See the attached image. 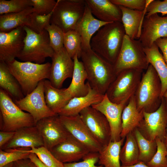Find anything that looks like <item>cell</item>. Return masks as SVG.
Returning a JSON list of instances; mask_svg holds the SVG:
<instances>
[{"label":"cell","instance_id":"40","mask_svg":"<svg viewBox=\"0 0 167 167\" xmlns=\"http://www.w3.org/2000/svg\"><path fill=\"white\" fill-rule=\"evenodd\" d=\"M28 152L36 154L47 167H63V163L58 161L50 151L44 146L31 148Z\"/></svg>","mask_w":167,"mask_h":167},{"label":"cell","instance_id":"48","mask_svg":"<svg viewBox=\"0 0 167 167\" xmlns=\"http://www.w3.org/2000/svg\"><path fill=\"white\" fill-rule=\"evenodd\" d=\"M29 158L34 162L38 167H47L39 159L36 154L30 153Z\"/></svg>","mask_w":167,"mask_h":167},{"label":"cell","instance_id":"32","mask_svg":"<svg viewBox=\"0 0 167 167\" xmlns=\"http://www.w3.org/2000/svg\"><path fill=\"white\" fill-rule=\"evenodd\" d=\"M126 137L125 144L120 150V159L121 166H126L134 165L139 161V151L133 131Z\"/></svg>","mask_w":167,"mask_h":167},{"label":"cell","instance_id":"29","mask_svg":"<svg viewBox=\"0 0 167 167\" xmlns=\"http://www.w3.org/2000/svg\"><path fill=\"white\" fill-rule=\"evenodd\" d=\"M125 138L118 141H110L99 152V164L104 167H121L120 153Z\"/></svg>","mask_w":167,"mask_h":167},{"label":"cell","instance_id":"17","mask_svg":"<svg viewBox=\"0 0 167 167\" xmlns=\"http://www.w3.org/2000/svg\"><path fill=\"white\" fill-rule=\"evenodd\" d=\"M52 62L49 80L52 85L61 88L65 80L72 78L74 69V62L64 47L55 52L51 58Z\"/></svg>","mask_w":167,"mask_h":167},{"label":"cell","instance_id":"13","mask_svg":"<svg viewBox=\"0 0 167 167\" xmlns=\"http://www.w3.org/2000/svg\"><path fill=\"white\" fill-rule=\"evenodd\" d=\"M35 126L42 138L44 147L50 151L55 146L65 140L70 134L58 114L40 120Z\"/></svg>","mask_w":167,"mask_h":167},{"label":"cell","instance_id":"1","mask_svg":"<svg viewBox=\"0 0 167 167\" xmlns=\"http://www.w3.org/2000/svg\"><path fill=\"white\" fill-rule=\"evenodd\" d=\"M125 32L122 23L110 22L101 28L93 36L92 49L113 65L121 49Z\"/></svg>","mask_w":167,"mask_h":167},{"label":"cell","instance_id":"52","mask_svg":"<svg viewBox=\"0 0 167 167\" xmlns=\"http://www.w3.org/2000/svg\"><path fill=\"white\" fill-rule=\"evenodd\" d=\"M163 97L167 99V90L164 94Z\"/></svg>","mask_w":167,"mask_h":167},{"label":"cell","instance_id":"22","mask_svg":"<svg viewBox=\"0 0 167 167\" xmlns=\"http://www.w3.org/2000/svg\"><path fill=\"white\" fill-rule=\"evenodd\" d=\"M109 23L101 21L95 18L86 4L84 15L75 29L80 36L82 49L91 48L90 42L94 34Z\"/></svg>","mask_w":167,"mask_h":167},{"label":"cell","instance_id":"21","mask_svg":"<svg viewBox=\"0 0 167 167\" xmlns=\"http://www.w3.org/2000/svg\"><path fill=\"white\" fill-rule=\"evenodd\" d=\"M152 1L146 0L145 7L143 11L134 10L119 6L122 12V23L126 34L131 39H137L139 37L147 8Z\"/></svg>","mask_w":167,"mask_h":167},{"label":"cell","instance_id":"53","mask_svg":"<svg viewBox=\"0 0 167 167\" xmlns=\"http://www.w3.org/2000/svg\"><path fill=\"white\" fill-rule=\"evenodd\" d=\"M165 145L167 149V142H165Z\"/></svg>","mask_w":167,"mask_h":167},{"label":"cell","instance_id":"42","mask_svg":"<svg viewBox=\"0 0 167 167\" xmlns=\"http://www.w3.org/2000/svg\"><path fill=\"white\" fill-rule=\"evenodd\" d=\"M34 12L41 15H47L52 12L57 4L54 0H31Z\"/></svg>","mask_w":167,"mask_h":167},{"label":"cell","instance_id":"27","mask_svg":"<svg viewBox=\"0 0 167 167\" xmlns=\"http://www.w3.org/2000/svg\"><path fill=\"white\" fill-rule=\"evenodd\" d=\"M43 84L46 105L54 113L58 114L71 100L66 93V88H57L46 79L43 80Z\"/></svg>","mask_w":167,"mask_h":167},{"label":"cell","instance_id":"16","mask_svg":"<svg viewBox=\"0 0 167 167\" xmlns=\"http://www.w3.org/2000/svg\"><path fill=\"white\" fill-rule=\"evenodd\" d=\"M26 33L24 26L7 32H0V61H12L22 50Z\"/></svg>","mask_w":167,"mask_h":167},{"label":"cell","instance_id":"2","mask_svg":"<svg viewBox=\"0 0 167 167\" xmlns=\"http://www.w3.org/2000/svg\"><path fill=\"white\" fill-rule=\"evenodd\" d=\"M86 72L90 87L105 95L116 77L113 65L91 48L82 49L80 58Z\"/></svg>","mask_w":167,"mask_h":167},{"label":"cell","instance_id":"33","mask_svg":"<svg viewBox=\"0 0 167 167\" xmlns=\"http://www.w3.org/2000/svg\"><path fill=\"white\" fill-rule=\"evenodd\" d=\"M133 131L139 149V161L146 164L151 160L156 151V140H150L146 139L137 128Z\"/></svg>","mask_w":167,"mask_h":167},{"label":"cell","instance_id":"25","mask_svg":"<svg viewBox=\"0 0 167 167\" xmlns=\"http://www.w3.org/2000/svg\"><path fill=\"white\" fill-rule=\"evenodd\" d=\"M79 59L77 55L73 58L74 66L72 79L69 86L66 88V94L70 99L85 96L89 91V84L88 82H85L87 74L82 62Z\"/></svg>","mask_w":167,"mask_h":167},{"label":"cell","instance_id":"49","mask_svg":"<svg viewBox=\"0 0 167 167\" xmlns=\"http://www.w3.org/2000/svg\"><path fill=\"white\" fill-rule=\"evenodd\" d=\"M121 167H150L148 166L146 163H145L142 161H139L136 164L133 165L131 166H122Z\"/></svg>","mask_w":167,"mask_h":167},{"label":"cell","instance_id":"38","mask_svg":"<svg viewBox=\"0 0 167 167\" xmlns=\"http://www.w3.org/2000/svg\"><path fill=\"white\" fill-rule=\"evenodd\" d=\"M53 11L47 15H41L33 12L29 16L27 27L34 32L41 33L49 24Z\"/></svg>","mask_w":167,"mask_h":167},{"label":"cell","instance_id":"35","mask_svg":"<svg viewBox=\"0 0 167 167\" xmlns=\"http://www.w3.org/2000/svg\"><path fill=\"white\" fill-rule=\"evenodd\" d=\"M0 149V167L19 160L29 158L30 153L28 151L31 148Z\"/></svg>","mask_w":167,"mask_h":167},{"label":"cell","instance_id":"46","mask_svg":"<svg viewBox=\"0 0 167 167\" xmlns=\"http://www.w3.org/2000/svg\"><path fill=\"white\" fill-rule=\"evenodd\" d=\"M15 132L0 131V149L13 137Z\"/></svg>","mask_w":167,"mask_h":167},{"label":"cell","instance_id":"10","mask_svg":"<svg viewBox=\"0 0 167 167\" xmlns=\"http://www.w3.org/2000/svg\"><path fill=\"white\" fill-rule=\"evenodd\" d=\"M167 127V107L164 97L159 108L151 113L143 112V117L138 129L147 139L158 138L165 142Z\"/></svg>","mask_w":167,"mask_h":167},{"label":"cell","instance_id":"14","mask_svg":"<svg viewBox=\"0 0 167 167\" xmlns=\"http://www.w3.org/2000/svg\"><path fill=\"white\" fill-rule=\"evenodd\" d=\"M59 116L69 133L86 146L90 152H99L101 151L103 146L92 135L79 114L71 116Z\"/></svg>","mask_w":167,"mask_h":167},{"label":"cell","instance_id":"11","mask_svg":"<svg viewBox=\"0 0 167 167\" xmlns=\"http://www.w3.org/2000/svg\"><path fill=\"white\" fill-rule=\"evenodd\" d=\"M43 80L40 82L32 92L24 97L19 100H14L15 103L19 108L27 112L32 116L35 125L38 121L44 118L57 115L54 113L46 105Z\"/></svg>","mask_w":167,"mask_h":167},{"label":"cell","instance_id":"3","mask_svg":"<svg viewBox=\"0 0 167 167\" xmlns=\"http://www.w3.org/2000/svg\"><path fill=\"white\" fill-rule=\"evenodd\" d=\"M161 84L153 66L149 64L142 78L135 94L138 109L151 113L159 107L162 98L161 96Z\"/></svg>","mask_w":167,"mask_h":167},{"label":"cell","instance_id":"31","mask_svg":"<svg viewBox=\"0 0 167 167\" xmlns=\"http://www.w3.org/2000/svg\"><path fill=\"white\" fill-rule=\"evenodd\" d=\"M33 12V7L30 6L19 12L1 15L0 32H7L20 27L27 26L29 16Z\"/></svg>","mask_w":167,"mask_h":167},{"label":"cell","instance_id":"43","mask_svg":"<svg viewBox=\"0 0 167 167\" xmlns=\"http://www.w3.org/2000/svg\"><path fill=\"white\" fill-rule=\"evenodd\" d=\"M160 13L163 16L167 15V0H153L148 6L145 16Z\"/></svg>","mask_w":167,"mask_h":167},{"label":"cell","instance_id":"28","mask_svg":"<svg viewBox=\"0 0 167 167\" xmlns=\"http://www.w3.org/2000/svg\"><path fill=\"white\" fill-rule=\"evenodd\" d=\"M143 49L149 64L153 66L160 79L161 96L162 98L167 90V65L155 43L149 48H143Z\"/></svg>","mask_w":167,"mask_h":167},{"label":"cell","instance_id":"9","mask_svg":"<svg viewBox=\"0 0 167 167\" xmlns=\"http://www.w3.org/2000/svg\"><path fill=\"white\" fill-rule=\"evenodd\" d=\"M86 4L84 0H58L50 23L58 26L64 33L75 30L84 15Z\"/></svg>","mask_w":167,"mask_h":167},{"label":"cell","instance_id":"23","mask_svg":"<svg viewBox=\"0 0 167 167\" xmlns=\"http://www.w3.org/2000/svg\"><path fill=\"white\" fill-rule=\"evenodd\" d=\"M92 14L97 19L106 22L122 23V12L118 6L110 0H86Z\"/></svg>","mask_w":167,"mask_h":167},{"label":"cell","instance_id":"18","mask_svg":"<svg viewBox=\"0 0 167 167\" xmlns=\"http://www.w3.org/2000/svg\"><path fill=\"white\" fill-rule=\"evenodd\" d=\"M167 38V16H161L156 13L145 16L139 40L143 48H149L156 40Z\"/></svg>","mask_w":167,"mask_h":167},{"label":"cell","instance_id":"39","mask_svg":"<svg viewBox=\"0 0 167 167\" xmlns=\"http://www.w3.org/2000/svg\"><path fill=\"white\" fill-rule=\"evenodd\" d=\"M155 140L156 151L151 160L146 164L150 167H167V149L165 143L157 138Z\"/></svg>","mask_w":167,"mask_h":167},{"label":"cell","instance_id":"41","mask_svg":"<svg viewBox=\"0 0 167 167\" xmlns=\"http://www.w3.org/2000/svg\"><path fill=\"white\" fill-rule=\"evenodd\" d=\"M83 161L63 164V167H103L95 165L98 162L99 152H90L82 159Z\"/></svg>","mask_w":167,"mask_h":167},{"label":"cell","instance_id":"45","mask_svg":"<svg viewBox=\"0 0 167 167\" xmlns=\"http://www.w3.org/2000/svg\"><path fill=\"white\" fill-rule=\"evenodd\" d=\"M155 43L161 50L163 58L167 65V38L158 39Z\"/></svg>","mask_w":167,"mask_h":167},{"label":"cell","instance_id":"4","mask_svg":"<svg viewBox=\"0 0 167 167\" xmlns=\"http://www.w3.org/2000/svg\"><path fill=\"white\" fill-rule=\"evenodd\" d=\"M11 73L17 80L24 96L31 93L41 81L48 79L51 63L39 64L15 59L6 63Z\"/></svg>","mask_w":167,"mask_h":167},{"label":"cell","instance_id":"19","mask_svg":"<svg viewBox=\"0 0 167 167\" xmlns=\"http://www.w3.org/2000/svg\"><path fill=\"white\" fill-rule=\"evenodd\" d=\"M50 151L58 161L63 164L77 161L90 152L86 146L70 134Z\"/></svg>","mask_w":167,"mask_h":167},{"label":"cell","instance_id":"8","mask_svg":"<svg viewBox=\"0 0 167 167\" xmlns=\"http://www.w3.org/2000/svg\"><path fill=\"white\" fill-rule=\"evenodd\" d=\"M143 71L127 69L118 74L105 94L112 102L120 104L128 102L135 95L141 81Z\"/></svg>","mask_w":167,"mask_h":167},{"label":"cell","instance_id":"7","mask_svg":"<svg viewBox=\"0 0 167 167\" xmlns=\"http://www.w3.org/2000/svg\"><path fill=\"white\" fill-rule=\"evenodd\" d=\"M149 65L140 41L139 40L132 39L125 34L121 49L113 65L116 76L121 72L127 69L146 70Z\"/></svg>","mask_w":167,"mask_h":167},{"label":"cell","instance_id":"12","mask_svg":"<svg viewBox=\"0 0 167 167\" xmlns=\"http://www.w3.org/2000/svg\"><path fill=\"white\" fill-rule=\"evenodd\" d=\"M79 114L95 139L103 147L107 145L110 141L111 131L105 116L92 106L84 109Z\"/></svg>","mask_w":167,"mask_h":167},{"label":"cell","instance_id":"20","mask_svg":"<svg viewBox=\"0 0 167 167\" xmlns=\"http://www.w3.org/2000/svg\"><path fill=\"white\" fill-rule=\"evenodd\" d=\"M44 146L42 138L36 126L25 127L15 132L12 138L2 148L4 150L19 148H31Z\"/></svg>","mask_w":167,"mask_h":167},{"label":"cell","instance_id":"36","mask_svg":"<svg viewBox=\"0 0 167 167\" xmlns=\"http://www.w3.org/2000/svg\"><path fill=\"white\" fill-rule=\"evenodd\" d=\"M45 29L49 34L50 45L54 51L57 52L63 49L64 32L62 30L53 24L48 25Z\"/></svg>","mask_w":167,"mask_h":167},{"label":"cell","instance_id":"15","mask_svg":"<svg viewBox=\"0 0 167 167\" xmlns=\"http://www.w3.org/2000/svg\"><path fill=\"white\" fill-rule=\"evenodd\" d=\"M128 102L120 104L114 103L105 94L101 102L91 106L102 113L106 118L110 127L111 141H118L121 139L122 115L123 110Z\"/></svg>","mask_w":167,"mask_h":167},{"label":"cell","instance_id":"44","mask_svg":"<svg viewBox=\"0 0 167 167\" xmlns=\"http://www.w3.org/2000/svg\"><path fill=\"white\" fill-rule=\"evenodd\" d=\"M110 1L117 5L139 11H143L146 3V0H110Z\"/></svg>","mask_w":167,"mask_h":167},{"label":"cell","instance_id":"50","mask_svg":"<svg viewBox=\"0 0 167 167\" xmlns=\"http://www.w3.org/2000/svg\"><path fill=\"white\" fill-rule=\"evenodd\" d=\"M14 162L6 164L2 167H13Z\"/></svg>","mask_w":167,"mask_h":167},{"label":"cell","instance_id":"34","mask_svg":"<svg viewBox=\"0 0 167 167\" xmlns=\"http://www.w3.org/2000/svg\"><path fill=\"white\" fill-rule=\"evenodd\" d=\"M64 46L67 53L72 59L77 55L80 58L82 50V42L80 36L75 30L69 31L64 33Z\"/></svg>","mask_w":167,"mask_h":167},{"label":"cell","instance_id":"24","mask_svg":"<svg viewBox=\"0 0 167 167\" xmlns=\"http://www.w3.org/2000/svg\"><path fill=\"white\" fill-rule=\"evenodd\" d=\"M105 95L92 88L89 85V91L86 95L71 99L58 115L71 116L79 114L84 109L101 102Z\"/></svg>","mask_w":167,"mask_h":167},{"label":"cell","instance_id":"51","mask_svg":"<svg viewBox=\"0 0 167 167\" xmlns=\"http://www.w3.org/2000/svg\"><path fill=\"white\" fill-rule=\"evenodd\" d=\"M165 98V102H166V106L167 107V99L165 98ZM166 142H167V128L166 129V135H165V143Z\"/></svg>","mask_w":167,"mask_h":167},{"label":"cell","instance_id":"47","mask_svg":"<svg viewBox=\"0 0 167 167\" xmlns=\"http://www.w3.org/2000/svg\"><path fill=\"white\" fill-rule=\"evenodd\" d=\"M13 167H38L29 158L18 160L14 162Z\"/></svg>","mask_w":167,"mask_h":167},{"label":"cell","instance_id":"30","mask_svg":"<svg viewBox=\"0 0 167 167\" xmlns=\"http://www.w3.org/2000/svg\"><path fill=\"white\" fill-rule=\"evenodd\" d=\"M0 87L14 100H19L25 96L20 85L10 72L6 63L2 61H0Z\"/></svg>","mask_w":167,"mask_h":167},{"label":"cell","instance_id":"26","mask_svg":"<svg viewBox=\"0 0 167 167\" xmlns=\"http://www.w3.org/2000/svg\"><path fill=\"white\" fill-rule=\"evenodd\" d=\"M143 117V112L138 109L134 95L129 99L122 113L121 138H125L129 133L137 128Z\"/></svg>","mask_w":167,"mask_h":167},{"label":"cell","instance_id":"37","mask_svg":"<svg viewBox=\"0 0 167 167\" xmlns=\"http://www.w3.org/2000/svg\"><path fill=\"white\" fill-rule=\"evenodd\" d=\"M30 6L31 0H0V14L19 12Z\"/></svg>","mask_w":167,"mask_h":167},{"label":"cell","instance_id":"6","mask_svg":"<svg viewBox=\"0 0 167 167\" xmlns=\"http://www.w3.org/2000/svg\"><path fill=\"white\" fill-rule=\"evenodd\" d=\"M1 131L15 132L22 128L35 126L32 116L19 108L10 96L0 89Z\"/></svg>","mask_w":167,"mask_h":167},{"label":"cell","instance_id":"5","mask_svg":"<svg viewBox=\"0 0 167 167\" xmlns=\"http://www.w3.org/2000/svg\"><path fill=\"white\" fill-rule=\"evenodd\" d=\"M23 48L17 57L23 62L43 64L48 57L52 58L54 51L50 45L49 34L44 29L37 33L26 26Z\"/></svg>","mask_w":167,"mask_h":167}]
</instances>
